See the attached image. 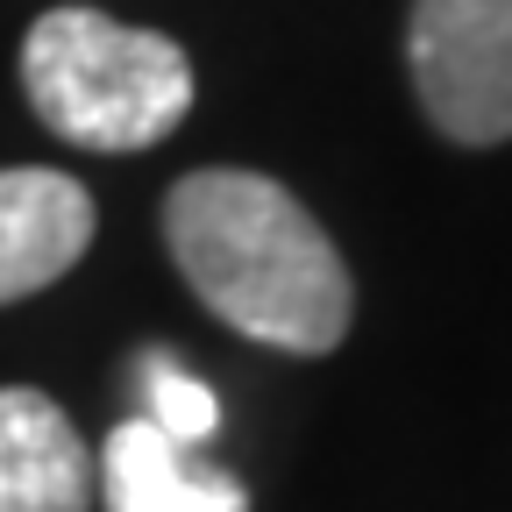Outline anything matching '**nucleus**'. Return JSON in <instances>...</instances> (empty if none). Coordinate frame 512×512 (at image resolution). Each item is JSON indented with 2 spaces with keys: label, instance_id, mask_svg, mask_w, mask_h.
<instances>
[{
  "label": "nucleus",
  "instance_id": "nucleus-1",
  "mask_svg": "<svg viewBox=\"0 0 512 512\" xmlns=\"http://www.w3.org/2000/svg\"><path fill=\"white\" fill-rule=\"evenodd\" d=\"M164 242L200 306L235 335L285 356H328L349 335L356 292L342 249L278 178L235 164L185 171L164 192Z\"/></svg>",
  "mask_w": 512,
  "mask_h": 512
},
{
  "label": "nucleus",
  "instance_id": "nucleus-2",
  "mask_svg": "<svg viewBox=\"0 0 512 512\" xmlns=\"http://www.w3.org/2000/svg\"><path fill=\"white\" fill-rule=\"evenodd\" d=\"M22 93L50 136L128 157L185 121L192 64L157 29H128L100 8H50L22 43Z\"/></svg>",
  "mask_w": 512,
  "mask_h": 512
},
{
  "label": "nucleus",
  "instance_id": "nucleus-3",
  "mask_svg": "<svg viewBox=\"0 0 512 512\" xmlns=\"http://www.w3.org/2000/svg\"><path fill=\"white\" fill-rule=\"evenodd\" d=\"M406 72L448 143L512 136V0H413Z\"/></svg>",
  "mask_w": 512,
  "mask_h": 512
},
{
  "label": "nucleus",
  "instance_id": "nucleus-4",
  "mask_svg": "<svg viewBox=\"0 0 512 512\" xmlns=\"http://www.w3.org/2000/svg\"><path fill=\"white\" fill-rule=\"evenodd\" d=\"M93 470H100V512H249L242 477H228L214 456H200L192 441L164 434L143 413L107 434Z\"/></svg>",
  "mask_w": 512,
  "mask_h": 512
},
{
  "label": "nucleus",
  "instance_id": "nucleus-5",
  "mask_svg": "<svg viewBox=\"0 0 512 512\" xmlns=\"http://www.w3.org/2000/svg\"><path fill=\"white\" fill-rule=\"evenodd\" d=\"M93 242V192L72 171H0V306L57 285Z\"/></svg>",
  "mask_w": 512,
  "mask_h": 512
},
{
  "label": "nucleus",
  "instance_id": "nucleus-6",
  "mask_svg": "<svg viewBox=\"0 0 512 512\" xmlns=\"http://www.w3.org/2000/svg\"><path fill=\"white\" fill-rule=\"evenodd\" d=\"M100 470L72 413L29 384H0V512H93Z\"/></svg>",
  "mask_w": 512,
  "mask_h": 512
},
{
  "label": "nucleus",
  "instance_id": "nucleus-7",
  "mask_svg": "<svg viewBox=\"0 0 512 512\" xmlns=\"http://www.w3.org/2000/svg\"><path fill=\"white\" fill-rule=\"evenodd\" d=\"M136 384H143V420H157L164 434H178V441H192V448H200V441L221 427L214 392H207V384L192 377L178 356L143 349V356H136Z\"/></svg>",
  "mask_w": 512,
  "mask_h": 512
}]
</instances>
